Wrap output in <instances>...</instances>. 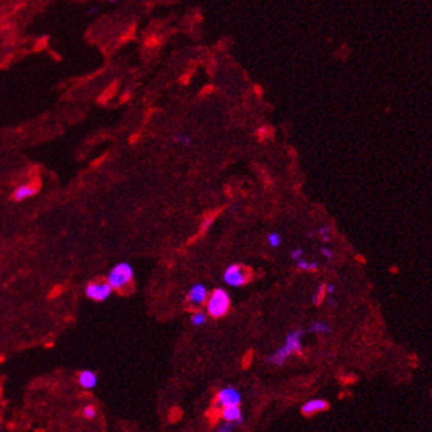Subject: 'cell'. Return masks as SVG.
<instances>
[{"label": "cell", "instance_id": "obj_12", "mask_svg": "<svg viewBox=\"0 0 432 432\" xmlns=\"http://www.w3.org/2000/svg\"><path fill=\"white\" fill-rule=\"evenodd\" d=\"M310 332L313 333H331L332 332V326L329 325L326 321H315L310 325Z\"/></svg>", "mask_w": 432, "mask_h": 432}, {"label": "cell", "instance_id": "obj_25", "mask_svg": "<svg viewBox=\"0 0 432 432\" xmlns=\"http://www.w3.org/2000/svg\"><path fill=\"white\" fill-rule=\"evenodd\" d=\"M326 304H328L329 307H335L336 306V299H333V297H329L328 301H326Z\"/></svg>", "mask_w": 432, "mask_h": 432}, {"label": "cell", "instance_id": "obj_10", "mask_svg": "<svg viewBox=\"0 0 432 432\" xmlns=\"http://www.w3.org/2000/svg\"><path fill=\"white\" fill-rule=\"evenodd\" d=\"M36 192H37V188L32 184H23L17 187L13 192V200L15 201H23L29 198V197L35 196Z\"/></svg>", "mask_w": 432, "mask_h": 432}, {"label": "cell", "instance_id": "obj_4", "mask_svg": "<svg viewBox=\"0 0 432 432\" xmlns=\"http://www.w3.org/2000/svg\"><path fill=\"white\" fill-rule=\"evenodd\" d=\"M223 281L230 287H241L248 282V274L242 266L233 263L223 272Z\"/></svg>", "mask_w": 432, "mask_h": 432}, {"label": "cell", "instance_id": "obj_11", "mask_svg": "<svg viewBox=\"0 0 432 432\" xmlns=\"http://www.w3.org/2000/svg\"><path fill=\"white\" fill-rule=\"evenodd\" d=\"M78 384L84 389H94L98 384L97 374L91 370H84L78 375Z\"/></svg>", "mask_w": 432, "mask_h": 432}, {"label": "cell", "instance_id": "obj_20", "mask_svg": "<svg viewBox=\"0 0 432 432\" xmlns=\"http://www.w3.org/2000/svg\"><path fill=\"white\" fill-rule=\"evenodd\" d=\"M303 255H304V250H303V248H300V247L295 248V250H292V251L290 252V257L294 259V261H299V259L301 258Z\"/></svg>", "mask_w": 432, "mask_h": 432}, {"label": "cell", "instance_id": "obj_24", "mask_svg": "<svg viewBox=\"0 0 432 432\" xmlns=\"http://www.w3.org/2000/svg\"><path fill=\"white\" fill-rule=\"evenodd\" d=\"M212 222H213V218H209V219H205V222L202 223V229H208L210 225H212Z\"/></svg>", "mask_w": 432, "mask_h": 432}, {"label": "cell", "instance_id": "obj_9", "mask_svg": "<svg viewBox=\"0 0 432 432\" xmlns=\"http://www.w3.org/2000/svg\"><path fill=\"white\" fill-rule=\"evenodd\" d=\"M326 409H328V402L325 399L315 398V399H310L301 406V413L304 415H313V414L325 411Z\"/></svg>", "mask_w": 432, "mask_h": 432}, {"label": "cell", "instance_id": "obj_18", "mask_svg": "<svg viewBox=\"0 0 432 432\" xmlns=\"http://www.w3.org/2000/svg\"><path fill=\"white\" fill-rule=\"evenodd\" d=\"M329 232H331L329 226H320L319 229H317V234H319L320 238L323 239L324 242H328L329 241Z\"/></svg>", "mask_w": 432, "mask_h": 432}, {"label": "cell", "instance_id": "obj_15", "mask_svg": "<svg viewBox=\"0 0 432 432\" xmlns=\"http://www.w3.org/2000/svg\"><path fill=\"white\" fill-rule=\"evenodd\" d=\"M173 142L181 144L185 148H189L190 145H192V139H190L189 135H185V134H176L173 136Z\"/></svg>", "mask_w": 432, "mask_h": 432}, {"label": "cell", "instance_id": "obj_6", "mask_svg": "<svg viewBox=\"0 0 432 432\" xmlns=\"http://www.w3.org/2000/svg\"><path fill=\"white\" fill-rule=\"evenodd\" d=\"M242 400L241 393L234 387H223L222 390L218 391L216 398V404L219 407L227 406H239Z\"/></svg>", "mask_w": 432, "mask_h": 432}, {"label": "cell", "instance_id": "obj_14", "mask_svg": "<svg viewBox=\"0 0 432 432\" xmlns=\"http://www.w3.org/2000/svg\"><path fill=\"white\" fill-rule=\"evenodd\" d=\"M190 323L193 324L194 326H202L207 324V315L204 312H200V311H197V312H194L193 315H192V317H190Z\"/></svg>", "mask_w": 432, "mask_h": 432}, {"label": "cell", "instance_id": "obj_8", "mask_svg": "<svg viewBox=\"0 0 432 432\" xmlns=\"http://www.w3.org/2000/svg\"><path fill=\"white\" fill-rule=\"evenodd\" d=\"M221 418H222L225 422L232 423V424H239V423L243 422L242 410H241L239 406L222 407V410H221Z\"/></svg>", "mask_w": 432, "mask_h": 432}, {"label": "cell", "instance_id": "obj_3", "mask_svg": "<svg viewBox=\"0 0 432 432\" xmlns=\"http://www.w3.org/2000/svg\"><path fill=\"white\" fill-rule=\"evenodd\" d=\"M230 308V296L223 288H217L210 295L207 303V311L214 319L225 316Z\"/></svg>", "mask_w": 432, "mask_h": 432}, {"label": "cell", "instance_id": "obj_26", "mask_svg": "<svg viewBox=\"0 0 432 432\" xmlns=\"http://www.w3.org/2000/svg\"><path fill=\"white\" fill-rule=\"evenodd\" d=\"M110 2H115V0H110Z\"/></svg>", "mask_w": 432, "mask_h": 432}, {"label": "cell", "instance_id": "obj_13", "mask_svg": "<svg viewBox=\"0 0 432 432\" xmlns=\"http://www.w3.org/2000/svg\"><path fill=\"white\" fill-rule=\"evenodd\" d=\"M296 267L303 271H315L319 268V263L317 262H308L307 259L300 258L299 261H296Z\"/></svg>", "mask_w": 432, "mask_h": 432}, {"label": "cell", "instance_id": "obj_17", "mask_svg": "<svg viewBox=\"0 0 432 432\" xmlns=\"http://www.w3.org/2000/svg\"><path fill=\"white\" fill-rule=\"evenodd\" d=\"M268 243H270L271 247H277V246L282 243V237L277 234V233H270L267 237Z\"/></svg>", "mask_w": 432, "mask_h": 432}, {"label": "cell", "instance_id": "obj_16", "mask_svg": "<svg viewBox=\"0 0 432 432\" xmlns=\"http://www.w3.org/2000/svg\"><path fill=\"white\" fill-rule=\"evenodd\" d=\"M324 295H325V286L324 284H321V286H319V288L316 290V292L312 295V301L313 304H320V301H323L324 299Z\"/></svg>", "mask_w": 432, "mask_h": 432}, {"label": "cell", "instance_id": "obj_5", "mask_svg": "<svg viewBox=\"0 0 432 432\" xmlns=\"http://www.w3.org/2000/svg\"><path fill=\"white\" fill-rule=\"evenodd\" d=\"M113 292V288L110 287L107 282H93L86 286L85 294L89 299L95 300V301H104L107 297H110Z\"/></svg>", "mask_w": 432, "mask_h": 432}, {"label": "cell", "instance_id": "obj_2", "mask_svg": "<svg viewBox=\"0 0 432 432\" xmlns=\"http://www.w3.org/2000/svg\"><path fill=\"white\" fill-rule=\"evenodd\" d=\"M134 279V267L127 262H119L107 275V283L113 290H122Z\"/></svg>", "mask_w": 432, "mask_h": 432}, {"label": "cell", "instance_id": "obj_7", "mask_svg": "<svg viewBox=\"0 0 432 432\" xmlns=\"http://www.w3.org/2000/svg\"><path fill=\"white\" fill-rule=\"evenodd\" d=\"M208 299V288L202 283H196L188 291V300L192 304L201 306Z\"/></svg>", "mask_w": 432, "mask_h": 432}, {"label": "cell", "instance_id": "obj_1", "mask_svg": "<svg viewBox=\"0 0 432 432\" xmlns=\"http://www.w3.org/2000/svg\"><path fill=\"white\" fill-rule=\"evenodd\" d=\"M304 332L301 329H296V331H292L287 335L286 337V341H284V345L275 350L271 355H268L267 361L272 365H276V366H282L284 362L287 361L288 357L291 354H300L301 353V337H303Z\"/></svg>", "mask_w": 432, "mask_h": 432}, {"label": "cell", "instance_id": "obj_23", "mask_svg": "<svg viewBox=\"0 0 432 432\" xmlns=\"http://www.w3.org/2000/svg\"><path fill=\"white\" fill-rule=\"evenodd\" d=\"M335 291H336V284H333V283L326 284V286H325V292H326V294L333 295V294H335Z\"/></svg>", "mask_w": 432, "mask_h": 432}, {"label": "cell", "instance_id": "obj_22", "mask_svg": "<svg viewBox=\"0 0 432 432\" xmlns=\"http://www.w3.org/2000/svg\"><path fill=\"white\" fill-rule=\"evenodd\" d=\"M320 252H321V254H323L326 259H332L333 255H335V254H333L332 250H331L329 247H321V248H320Z\"/></svg>", "mask_w": 432, "mask_h": 432}, {"label": "cell", "instance_id": "obj_19", "mask_svg": "<svg viewBox=\"0 0 432 432\" xmlns=\"http://www.w3.org/2000/svg\"><path fill=\"white\" fill-rule=\"evenodd\" d=\"M84 415L86 419H93L94 416L97 415V410L94 409V406L89 404V406H86L84 409Z\"/></svg>", "mask_w": 432, "mask_h": 432}, {"label": "cell", "instance_id": "obj_21", "mask_svg": "<svg viewBox=\"0 0 432 432\" xmlns=\"http://www.w3.org/2000/svg\"><path fill=\"white\" fill-rule=\"evenodd\" d=\"M233 431V424L232 423H223L222 426H219L218 429L216 432H232Z\"/></svg>", "mask_w": 432, "mask_h": 432}]
</instances>
